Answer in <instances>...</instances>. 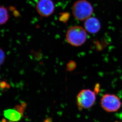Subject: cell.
I'll list each match as a JSON object with an SVG mask.
<instances>
[{
  "label": "cell",
  "mask_w": 122,
  "mask_h": 122,
  "mask_svg": "<svg viewBox=\"0 0 122 122\" xmlns=\"http://www.w3.org/2000/svg\"><path fill=\"white\" fill-rule=\"evenodd\" d=\"M93 12L91 4L86 0H79L75 2L72 8L74 17L80 21H83L91 17Z\"/></svg>",
  "instance_id": "obj_1"
},
{
  "label": "cell",
  "mask_w": 122,
  "mask_h": 122,
  "mask_svg": "<svg viewBox=\"0 0 122 122\" xmlns=\"http://www.w3.org/2000/svg\"><path fill=\"white\" fill-rule=\"evenodd\" d=\"M86 38V31L79 26L71 27L68 29L66 34L67 42L73 46H80L85 43Z\"/></svg>",
  "instance_id": "obj_2"
},
{
  "label": "cell",
  "mask_w": 122,
  "mask_h": 122,
  "mask_svg": "<svg viewBox=\"0 0 122 122\" xmlns=\"http://www.w3.org/2000/svg\"><path fill=\"white\" fill-rule=\"evenodd\" d=\"M95 93L89 89H84L80 91L77 98L79 110L87 109L92 107L95 102Z\"/></svg>",
  "instance_id": "obj_3"
},
{
  "label": "cell",
  "mask_w": 122,
  "mask_h": 122,
  "mask_svg": "<svg viewBox=\"0 0 122 122\" xmlns=\"http://www.w3.org/2000/svg\"><path fill=\"white\" fill-rule=\"evenodd\" d=\"M102 108L107 112H115L121 107V102L117 96L113 94H106L101 100Z\"/></svg>",
  "instance_id": "obj_4"
},
{
  "label": "cell",
  "mask_w": 122,
  "mask_h": 122,
  "mask_svg": "<svg viewBox=\"0 0 122 122\" xmlns=\"http://www.w3.org/2000/svg\"><path fill=\"white\" fill-rule=\"evenodd\" d=\"M54 4L52 0H39L36 5V10L43 17H48L54 11Z\"/></svg>",
  "instance_id": "obj_5"
},
{
  "label": "cell",
  "mask_w": 122,
  "mask_h": 122,
  "mask_svg": "<svg viewBox=\"0 0 122 122\" xmlns=\"http://www.w3.org/2000/svg\"><path fill=\"white\" fill-rule=\"evenodd\" d=\"M84 27L88 32L91 33H96L100 30L101 25L98 19L90 17L86 20L84 23Z\"/></svg>",
  "instance_id": "obj_6"
},
{
  "label": "cell",
  "mask_w": 122,
  "mask_h": 122,
  "mask_svg": "<svg viewBox=\"0 0 122 122\" xmlns=\"http://www.w3.org/2000/svg\"><path fill=\"white\" fill-rule=\"evenodd\" d=\"M4 115L6 118L12 122L20 121L22 116L21 114L15 109H8L5 110Z\"/></svg>",
  "instance_id": "obj_7"
},
{
  "label": "cell",
  "mask_w": 122,
  "mask_h": 122,
  "mask_svg": "<svg viewBox=\"0 0 122 122\" xmlns=\"http://www.w3.org/2000/svg\"><path fill=\"white\" fill-rule=\"evenodd\" d=\"M0 24L3 25L6 23L8 20L9 18L8 12L7 8L3 6H1L0 8Z\"/></svg>",
  "instance_id": "obj_8"
},
{
  "label": "cell",
  "mask_w": 122,
  "mask_h": 122,
  "mask_svg": "<svg viewBox=\"0 0 122 122\" xmlns=\"http://www.w3.org/2000/svg\"><path fill=\"white\" fill-rule=\"evenodd\" d=\"M60 16L59 17V21L64 23H66L70 17V14L67 12L60 13Z\"/></svg>",
  "instance_id": "obj_9"
},
{
  "label": "cell",
  "mask_w": 122,
  "mask_h": 122,
  "mask_svg": "<svg viewBox=\"0 0 122 122\" xmlns=\"http://www.w3.org/2000/svg\"><path fill=\"white\" fill-rule=\"evenodd\" d=\"M76 63L73 61H70L67 63L66 69L68 72H72L76 69Z\"/></svg>",
  "instance_id": "obj_10"
},
{
  "label": "cell",
  "mask_w": 122,
  "mask_h": 122,
  "mask_svg": "<svg viewBox=\"0 0 122 122\" xmlns=\"http://www.w3.org/2000/svg\"><path fill=\"white\" fill-rule=\"evenodd\" d=\"M14 109L20 113L22 116H23V113L24 112L25 109L21 106V105H17L14 107Z\"/></svg>",
  "instance_id": "obj_11"
},
{
  "label": "cell",
  "mask_w": 122,
  "mask_h": 122,
  "mask_svg": "<svg viewBox=\"0 0 122 122\" xmlns=\"http://www.w3.org/2000/svg\"><path fill=\"white\" fill-rule=\"evenodd\" d=\"M0 64L2 65L5 61V54L3 51L1 49H0Z\"/></svg>",
  "instance_id": "obj_12"
},
{
  "label": "cell",
  "mask_w": 122,
  "mask_h": 122,
  "mask_svg": "<svg viewBox=\"0 0 122 122\" xmlns=\"http://www.w3.org/2000/svg\"><path fill=\"white\" fill-rule=\"evenodd\" d=\"M0 87L1 89H5V88H9L10 86L6 82L4 81H1L0 83Z\"/></svg>",
  "instance_id": "obj_13"
},
{
  "label": "cell",
  "mask_w": 122,
  "mask_h": 122,
  "mask_svg": "<svg viewBox=\"0 0 122 122\" xmlns=\"http://www.w3.org/2000/svg\"><path fill=\"white\" fill-rule=\"evenodd\" d=\"M21 105L23 109H24L25 110V109L26 107H27V104L25 102H22L21 103Z\"/></svg>",
  "instance_id": "obj_14"
},
{
  "label": "cell",
  "mask_w": 122,
  "mask_h": 122,
  "mask_svg": "<svg viewBox=\"0 0 122 122\" xmlns=\"http://www.w3.org/2000/svg\"><path fill=\"white\" fill-rule=\"evenodd\" d=\"M14 16L15 17H17L19 16L20 15V13L17 11H16V10L14 11Z\"/></svg>",
  "instance_id": "obj_15"
},
{
  "label": "cell",
  "mask_w": 122,
  "mask_h": 122,
  "mask_svg": "<svg viewBox=\"0 0 122 122\" xmlns=\"http://www.w3.org/2000/svg\"><path fill=\"white\" fill-rule=\"evenodd\" d=\"M44 122H53V121L51 118H47L44 121Z\"/></svg>",
  "instance_id": "obj_16"
},
{
  "label": "cell",
  "mask_w": 122,
  "mask_h": 122,
  "mask_svg": "<svg viewBox=\"0 0 122 122\" xmlns=\"http://www.w3.org/2000/svg\"><path fill=\"white\" fill-rule=\"evenodd\" d=\"M10 11H14L15 10V7L11 6V7H10Z\"/></svg>",
  "instance_id": "obj_17"
},
{
  "label": "cell",
  "mask_w": 122,
  "mask_h": 122,
  "mask_svg": "<svg viewBox=\"0 0 122 122\" xmlns=\"http://www.w3.org/2000/svg\"><path fill=\"white\" fill-rule=\"evenodd\" d=\"M1 122H7V121H6V119H5V118H3V119H2V120L1 121Z\"/></svg>",
  "instance_id": "obj_18"
},
{
  "label": "cell",
  "mask_w": 122,
  "mask_h": 122,
  "mask_svg": "<svg viewBox=\"0 0 122 122\" xmlns=\"http://www.w3.org/2000/svg\"></svg>",
  "instance_id": "obj_19"
}]
</instances>
